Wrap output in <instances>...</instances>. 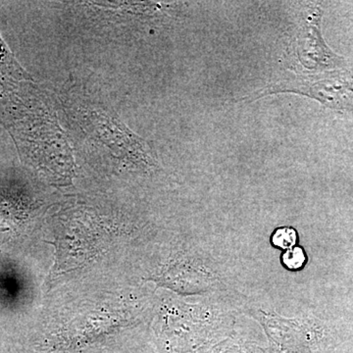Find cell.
Wrapping results in <instances>:
<instances>
[{
    "label": "cell",
    "instance_id": "6da1fadb",
    "mask_svg": "<svg viewBox=\"0 0 353 353\" xmlns=\"http://www.w3.org/2000/svg\"><path fill=\"white\" fill-rule=\"evenodd\" d=\"M11 77L16 80L29 79L24 70L21 68L13 55L0 38V77Z\"/></svg>",
    "mask_w": 353,
    "mask_h": 353
},
{
    "label": "cell",
    "instance_id": "7a4b0ae2",
    "mask_svg": "<svg viewBox=\"0 0 353 353\" xmlns=\"http://www.w3.org/2000/svg\"><path fill=\"white\" fill-rule=\"evenodd\" d=\"M297 233L294 228H279L272 236V243L282 250H290L296 245Z\"/></svg>",
    "mask_w": 353,
    "mask_h": 353
},
{
    "label": "cell",
    "instance_id": "3957f363",
    "mask_svg": "<svg viewBox=\"0 0 353 353\" xmlns=\"http://www.w3.org/2000/svg\"><path fill=\"white\" fill-rule=\"evenodd\" d=\"M283 263L290 270H299L306 262V255L301 248H292L283 254Z\"/></svg>",
    "mask_w": 353,
    "mask_h": 353
}]
</instances>
